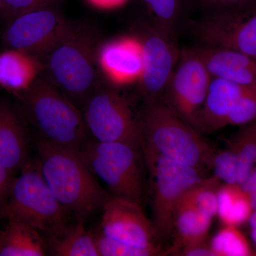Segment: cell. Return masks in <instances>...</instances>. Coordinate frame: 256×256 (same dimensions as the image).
<instances>
[{
  "label": "cell",
  "mask_w": 256,
  "mask_h": 256,
  "mask_svg": "<svg viewBox=\"0 0 256 256\" xmlns=\"http://www.w3.org/2000/svg\"><path fill=\"white\" fill-rule=\"evenodd\" d=\"M210 246L216 256L252 255L246 238L237 227L232 226H224L212 238Z\"/></svg>",
  "instance_id": "obj_25"
},
{
  "label": "cell",
  "mask_w": 256,
  "mask_h": 256,
  "mask_svg": "<svg viewBox=\"0 0 256 256\" xmlns=\"http://www.w3.org/2000/svg\"><path fill=\"white\" fill-rule=\"evenodd\" d=\"M96 62L107 78L117 85L139 82L142 76V46L137 37H124L104 44Z\"/></svg>",
  "instance_id": "obj_14"
},
{
  "label": "cell",
  "mask_w": 256,
  "mask_h": 256,
  "mask_svg": "<svg viewBox=\"0 0 256 256\" xmlns=\"http://www.w3.org/2000/svg\"><path fill=\"white\" fill-rule=\"evenodd\" d=\"M10 22L4 35L5 44L34 56L46 55L76 25L53 8L20 15Z\"/></svg>",
  "instance_id": "obj_10"
},
{
  "label": "cell",
  "mask_w": 256,
  "mask_h": 256,
  "mask_svg": "<svg viewBox=\"0 0 256 256\" xmlns=\"http://www.w3.org/2000/svg\"><path fill=\"white\" fill-rule=\"evenodd\" d=\"M153 14L156 24L173 34L175 26L182 14L186 0H144Z\"/></svg>",
  "instance_id": "obj_27"
},
{
  "label": "cell",
  "mask_w": 256,
  "mask_h": 256,
  "mask_svg": "<svg viewBox=\"0 0 256 256\" xmlns=\"http://www.w3.org/2000/svg\"><path fill=\"white\" fill-rule=\"evenodd\" d=\"M240 188L248 197L252 210H256V164Z\"/></svg>",
  "instance_id": "obj_33"
},
{
  "label": "cell",
  "mask_w": 256,
  "mask_h": 256,
  "mask_svg": "<svg viewBox=\"0 0 256 256\" xmlns=\"http://www.w3.org/2000/svg\"><path fill=\"white\" fill-rule=\"evenodd\" d=\"M95 234L96 246L100 256H156L166 255L160 246L138 248L107 236L100 230Z\"/></svg>",
  "instance_id": "obj_26"
},
{
  "label": "cell",
  "mask_w": 256,
  "mask_h": 256,
  "mask_svg": "<svg viewBox=\"0 0 256 256\" xmlns=\"http://www.w3.org/2000/svg\"><path fill=\"white\" fill-rule=\"evenodd\" d=\"M36 148L40 171L56 198L77 220L85 222L102 210L112 195L105 191L77 150L57 146L38 137Z\"/></svg>",
  "instance_id": "obj_1"
},
{
  "label": "cell",
  "mask_w": 256,
  "mask_h": 256,
  "mask_svg": "<svg viewBox=\"0 0 256 256\" xmlns=\"http://www.w3.org/2000/svg\"><path fill=\"white\" fill-rule=\"evenodd\" d=\"M212 78L193 48L182 50L163 96L166 105L197 131Z\"/></svg>",
  "instance_id": "obj_9"
},
{
  "label": "cell",
  "mask_w": 256,
  "mask_h": 256,
  "mask_svg": "<svg viewBox=\"0 0 256 256\" xmlns=\"http://www.w3.org/2000/svg\"><path fill=\"white\" fill-rule=\"evenodd\" d=\"M84 121L96 141L122 142L141 149L138 118L127 101L112 89L92 92L86 102Z\"/></svg>",
  "instance_id": "obj_8"
},
{
  "label": "cell",
  "mask_w": 256,
  "mask_h": 256,
  "mask_svg": "<svg viewBox=\"0 0 256 256\" xmlns=\"http://www.w3.org/2000/svg\"><path fill=\"white\" fill-rule=\"evenodd\" d=\"M140 149L122 142H86L78 154L92 174L100 178L114 196L141 204L143 184Z\"/></svg>",
  "instance_id": "obj_6"
},
{
  "label": "cell",
  "mask_w": 256,
  "mask_h": 256,
  "mask_svg": "<svg viewBox=\"0 0 256 256\" xmlns=\"http://www.w3.org/2000/svg\"><path fill=\"white\" fill-rule=\"evenodd\" d=\"M212 220L203 212L178 202L174 214V240L166 254L178 256L184 248L206 242Z\"/></svg>",
  "instance_id": "obj_19"
},
{
  "label": "cell",
  "mask_w": 256,
  "mask_h": 256,
  "mask_svg": "<svg viewBox=\"0 0 256 256\" xmlns=\"http://www.w3.org/2000/svg\"><path fill=\"white\" fill-rule=\"evenodd\" d=\"M249 225H250V228H256V210H254L250 218L248 220Z\"/></svg>",
  "instance_id": "obj_36"
},
{
  "label": "cell",
  "mask_w": 256,
  "mask_h": 256,
  "mask_svg": "<svg viewBox=\"0 0 256 256\" xmlns=\"http://www.w3.org/2000/svg\"><path fill=\"white\" fill-rule=\"evenodd\" d=\"M40 65L36 56L10 48L0 53V86L15 92H24L36 80Z\"/></svg>",
  "instance_id": "obj_18"
},
{
  "label": "cell",
  "mask_w": 256,
  "mask_h": 256,
  "mask_svg": "<svg viewBox=\"0 0 256 256\" xmlns=\"http://www.w3.org/2000/svg\"><path fill=\"white\" fill-rule=\"evenodd\" d=\"M217 215L224 226L237 227L248 220L252 213L250 200L238 184L224 183L217 193Z\"/></svg>",
  "instance_id": "obj_22"
},
{
  "label": "cell",
  "mask_w": 256,
  "mask_h": 256,
  "mask_svg": "<svg viewBox=\"0 0 256 256\" xmlns=\"http://www.w3.org/2000/svg\"><path fill=\"white\" fill-rule=\"evenodd\" d=\"M256 119V85L246 90L230 112L226 126H242Z\"/></svg>",
  "instance_id": "obj_29"
},
{
  "label": "cell",
  "mask_w": 256,
  "mask_h": 256,
  "mask_svg": "<svg viewBox=\"0 0 256 256\" xmlns=\"http://www.w3.org/2000/svg\"><path fill=\"white\" fill-rule=\"evenodd\" d=\"M149 172L152 223L158 238L168 240L174 229L176 206L184 192L203 178V172L150 150H142Z\"/></svg>",
  "instance_id": "obj_7"
},
{
  "label": "cell",
  "mask_w": 256,
  "mask_h": 256,
  "mask_svg": "<svg viewBox=\"0 0 256 256\" xmlns=\"http://www.w3.org/2000/svg\"><path fill=\"white\" fill-rule=\"evenodd\" d=\"M210 169L214 175L224 183L237 184L238 159L235 151L230 146L226 149L214 152Z\"/></svg>",
  "instance_id": "obj_28"
},
{
  "label": "cell",
  "mask_w": 256,
  "mask_h": 256,
  "mask_svg": "<svg viewBox=\"0 0 256 256\" xmlns=\"http://www.w3.org/2000/svg\"><path fill=\"white\" fill-rule=\"evenodd\" d=\"M8 222L0 230V256H46V245L40 232L22 222Z\"/></svg>",
  "instance_id": "obj_20"
},
{
  "label": "cell",
  "mask_w": 256,
  "mask_h": 256,
  "mask_svg": "<svg viewBox=\"0 0 256 256\" xmlns=\"http://www.w3.org/2000/svg\"><path fill=\"white\" fill-rule=\"evenodd\" d=\"M180 256H216L215 252L210 247V244L206 242H197L184 248L180 252Z\"/></svg>",
  "instance_id": "obj_34"
},
{
  "label": "cell",
  "mask_w": 256,
  "mask_h": 256,
  "mask_svg": "<svg viewBox=\"0 0 256 256\" xmlns=\"http://www.w3.org/2000/svg\"><path fill=\"white\" fill-rule=\"evenodd\" d=\"M58 0H4L1 14L9 21L20 15L52 8Z\"/></svg>",
  "instance_id": "obj_30"
},
{
  "label": "cell",
  "mask_w": 256,
  "mask_h": 256,
  "mask_svg": "<svg viewBox=\"0 0 256 256\" xmlns=\"http://www.w3.org/2000/svg\"><path fill=\"white\" fill-rule=\"evenodd\" d=\"M3 4H4V0H0V13L2 10Z\"/></svg>",
  "instance_id": "obj_38"
},
{
  "label": "cell",
  "mask_w": 256,
  "mask_h": 256,
  "mask_svg": "<svg viewBox=\"0 0 256 256\" xmlns=\"http://www.w3.org/2000/svg\"><path fill=\"white\" fill-rule=\"evenodd\" d=\"M14 180L12 172L0 163V215L8 202Z\"/></svg>",
  "instance_id": "obj_32"
},
{
  "label": "cell",
  "mask_w": 256,
  "mask_h": 256,
  "mask_svg": "<svg viewBox=\"0 0 256 256\" xmlns=\"http://www.w3.org/2000/svg\"><path fill=\"white\" fill-rule=\"evenodd\" d=\"M228 144L235 151L238 159L237 184H240L248 178L256 164V119L242 124Z\"/></svg>",
  "instance_id": "obj_23"
},
{
  "label": "cell",
  "mask_w": 256,
  "mask_h": 256,
  "mask_svg": "<svg viewBox=\"0 0 256 256\" xmlns=\"http://www.w3.org/2000/svg\"><path fill=\"white\" fill-rule=\"evenodd\" d=\"M68 213L47 184L38 164L28 162L14 178L0 217L28 224L53 237L60 236L67 226Z\"/></svg>",
  "instance_id": "obj_4"
},
{
  "label": "cell",
  "mask_w": 256,
  "mask_h": 256,
  "mask_svg": "<svg viewBox=\"0 0 256 256\" xmlns=\"http://www.w3.org/2000/svg\"><path fill=\"white\" fill-rule=\"evenodd\" d=\"M212 12H246L254 9L256 0H198Z\"/></svg>",
  "instance_id": "obj_31"
},
{
  "label": "cell",
  "mask_w": 256,
  "mask_h": 256,
  "mask_svg": "<svg viewBox=\"0 0 256 256\" xmlns=\"http://www.w3.org/2000/svg\"><path fill=\"white\" fill-rule=\"evenodd\" d=\"M193 50L212 77L245 86L256 85L255 58L224 47L203 45Z\"/></svg>",
  "instance_id": "obj_15"
},
{
  "label": "cell",
  "mask_w": 256,
  "mask_h": 256,
  "mask_svg": "<svg viewBox=\"0 0 256 256\" xmlns=\"http://www.w3.org/2000/svg\"><path fill=\"white\" fill-rule=\"evenodd\" d=\"M204 45L232 48L256 60V9L212 12L196 25Z\"/></svg>",
  "instance_id": "obj_12"
},
{
  "label": "cell",
  "mask_w": 256,
  "mask_h": 256,
  "mask_svg": "<svg viewBox=\"0 0 256 256\" xmlns=\"http://www.w3.org/2000/svg\"><path fill=\"white\" fill-rule=\"evenodd\" d=\"M96 38L84 25L75 28L46 55L50 82L64 94L78 100H88L96 82Z\"/></svg>",
  "instance_id": "obj_5"
},
{
  "label": "cell",
  "mask_w": 256,
  "mask_h": 256,
  "mask_svg": "<svg viewBox=\"0 0 256 256\" xmlns=\"http://www.w3.org/2000/svg\"><path fill=\"white\" fill-rule=\"evenodd\" d=\"M138 120L142 150L154 152L202 172L210 169L214 150L164 101L146 102Z\"/></svg>",
  "instance_id": "obj_2"
},
{
  "label": "cell",
  "mask_w": 256,
  "mask_h": 256,
  "mask_svg": "<svg viewBox=\"0 0 256 256\" xmlns=\"http://www.w3.org/2000/svg\"><path fill=\"white\" fill-rule=\"evenodd\" d=\"M248 87L212 77L198 117V132H210L226 127L227 120L234 106Z\"/></svg>",
  "instance_id": "obj_16"
},
{
  "label": "cell",
  "mask_w": 256,
  "mask_h": 256,
  "mask_svg": "<svg viewBox=\"0 0 256 256\" xmlns=\"http://www.w3.org/2000/svg\"><path fill=\"white\" fill-rule=\"evenodd\" d=\"M23 104L42 139L77 150L87 142L84 116L52 82L37 78L24 92Z\"/></svg>",
  "instance_id": "obj_3"
},
{
  "label": "cell",
  "mask_w": 256,
  "mask_h": 256,
  "mask_svg": "<svg viewBox=\"0 0 256 256\" xmlns=\"http://www.w3.org/2000/svg\"><path fill=\"white\" fill-rule=\"evenodd\" d=\"M137 38L143 56L140 90L146 102L162 100L181 52L175 44L173 34L156 24L143 26Z\"/></svg>",
  "instance_id": "obj_11"
},
{
  "label": "cell",
  "mask_w": 256,
  "mask_h": 256,
  "mask_svg": "<svg viewBox=\"0 0 256 256\" xmlns=\"http://www.w3.org/2000/svg\"><path fill=\"white\" fill-rule=\"evenodd\" d=\"M220 184L222 181L215 175L203 178L186 190L178 202L194 207L213 218L218 212L217 193Z\"/></svg>",
  "instance_id": "obj_24"
},
{
  "label": "cell",
  "mask_w": 256,
  "mask_h": 256,
  "mask_svg": "<svg viewBox=\"0 0 256 256\" xmlns=\"http://www.w3.org/2000/svg\"><path fill=\"white\" fill-rule=\"evenodd\" d=\"M250 229H252V233H250L252 234V238L256 245V228Z\"/></svg>",
  "instance_id": "obj_37"
},
{
  "label": "cell",
  "mask_w": 256,
  "mask_h": 256,
  "mask_svg": "<svg viewBox=\"0 0 256 256\" xmlns=\"http://www.w3.org/2000/svg\"><path fill=\"white\" fill-rule=\"evenodd\" d=\"M102 212L100 230L107 236L134 247L159 246L154 224L137 202L111 196Z\"/></svg>",
  "instance_id": "obj_13"
},
{
  "label": "cell",
  "mask_w": 256,
  "mask_h": 256,
  "mask_svg": "<svg viewBox=\"0 0 256 256\" xmlns=\"http://www.w3.org/2000/svg\"><path fill=\"white\" fill-rule=\"evenodd\" d=\"M28 133L16 111L0 102V163L13 173L28 163Z\"/></svg>",
  "instance_id": "obj_17"
},
{
  "label": "cell",
  "mask_w": 256,
  "mask_h": 256,
  "mask_svg": "<svg viewBox=\"0 0 256 256\" xmlns=\"http://www.w3.org/2000/svg\"><path fill=\"white\" fill-rule=\"evenodd\" d=\"M98 9L112 10L126 4L129 0H86Z\"/></svg>",
  "instance_id": "obj_35"
},
{
  "label": "cell",
  "mask_w": 256,
  "mask_h": 256,
  "mask_svg": "<svg viewBox=\"0 0 256 256\" xmlns=\"http://www.w3.org/2000/svg\"><path fill=\"white\" fill-rule=\"evenodd\" d=\"M85 222L77 220L67 226L58 236L48 237L54 255L57 256H100L96 246L95 234L87 230Z\"/></svg>",
  "instance_id": "obj_21"
}]
</instances>
